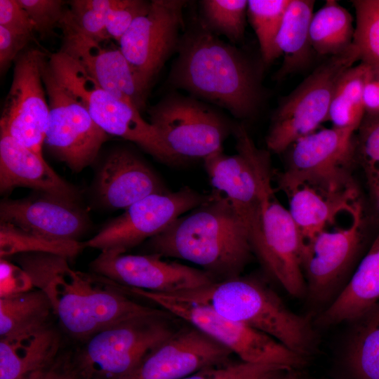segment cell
I'll list each match as a JSON object with an SVG mask.
<instances>
[{
	"mask_svg": "<svg viewBox=\"0 0 379 379\" xmlns=\"http://www.w3.org/2000/svg\"><path fill=\"white\" fill-rule=\"evenodd\" d=\"M43 80L49 107L44 145L72 171L80 172L95 160L107 134L58 81L48 58L43 66Z\"/></svg>",
	"mask_w": 379,
	"mask_h": 379,
	"instance_id": "12",
	"label": "cell"
},
{
	"mask_svg": "<svg viewBox=\"0 0 379 379\" xmlns=\"http://www.w3.org/2000/svg\"><path fill=\"white\" fill-rule=\"evenodd\" d=\"M24 187L72 201L80 193L60 178L39 155L11 136L0 133V190L7 193Z\"/></svg>",
	"mask_w": 379,
	"mask_h": 379,
	"instance_id": "23",
	"label": "cell"
},
{
	"mask_svg": "<svg viewBox=\"0 0 379 379\" xmlns=\"http://www.w3.org/2000/svg\"><path fill=\"white\" fill-rule=\"evenodd\" d=\"M93 192L98 203L110 209H126L151 194L169 192L154 171L130 149L113 150L101 163Z\"/></svg>",
	"mask_w": 379,
	"mask_h": 379,
	"instance_id": "22",
	"label": "cell"
},
{
	"mask_svg": "<svg viewBox=\"0 0 379 379\" xmlns=\"http://www.w3.org/2000/svg\"><path fill=\"white\" fill-rule=\"evenodd\" d=\"M378 81V83H379V76L376 78Z\"/></svg>",
	"mask_w": 379,
	"mask_h": 379,
	"instance_id": "54",
	"label": "cell"
},
{
	"mask_svg": "<svg viewBox=\"0 0 379 379\" xmlns=\"http://www.w3.org/2000/svg\"><path fill=\"white\" fill-rule=\"evenodd\" d=\"M172 314L163 313L125 320L94 333L73 366L84 379H121L177 329Z\"/></svg>",
	"mask_w": 379,
	"mask_h": 379,
	"instance_id": "7",
	"label": "cell"
},
{
	"mask_svg": "<svg viewBox=\"0 0 379 379\" xmlns=\"http://www.w3.org/2000/svg\"><path fill=\"white\" fill-rule=\"evenodd\" d=\"M371 182L376 194L379 192V173L371 178Z\"/></svg>",
	"mask_w": 379,
	"mask_h": 379,
	"instance_id": "47",
	"label": "cell"
},
{
	"mask_svg": "<svg viewBox=\"0 0 379 379\" xmlns=\"http://www.w3.org/2000/svg\"><path fill=\"white\" fill-rule=\"evenodd\" d=\"M376 195H377V197H378V199H379V192L376 193Z\"/></svg>",
	"mask_w": 379,
	"mask_h": 379,
	"instance_id": "51",
	"label": "cell"
},
{
	"mask_svg": "<svg viewBox=\"0 0 379 379\" xmlns=\"http://www.w3.org/2000/svg\"><path fill=\"white\" fill-rule=\"evenodd\" d=\"M48 369L36 372L30 375L29 376L27 377L25 379H42L44 375L46 374V371H48Z\"/></svg>",
	"mask_w": 379,
	"mask_h": 379,
	"instance_id": "49",
	"label": "cell"
},
{
	"mask_svg": "<svg viewBox=\"0 0 379 379\" xmlns=\"http://www.w3.org/2000/svg\"><path fill=\"white\" fill-rule=\"evenodd\" d=\"M33 36L17 32L0 26V70L2 75L15 62Z\"/></svg>",
	"mask_w": 379,
	"mask_h": 379,
	"instance_id": "42",
	"label": "cell"
},
{
	"mask_svg": "<svg viewBox=\"0 0 379 379\" xmlns=\"http://www.w3.org/2000/svg\"><path fill=\"white\" fill-rule=\"evenodd\" d=\"M286 368L262 364L253 372L235 379H281Z\"/></svg>",
	"mask_w": 379,
	"mask_h": 379,
	"instance_id": "45",
	"label": "cell"
},
{
	"mask_svg": "<svg viewBox=\"0 0 379 379\" xmlns=\"http://www.w3.org/2000/svg\"><path fill=\"white\" fill-rule=\"evenodd\" d=\"M113 1H71L60 26H67L98 41H107L110 38L106 31L105 21Z\"/></svg>",
	"mask_w": 379,
	"mask_h": 379,
	"instance_id": "36",
	"label": "cell"
},
{
	"mask_svg": "<svg viewBox=\"0 0 379 379\" xmlns=\"http://www.w3.org/2000/svg\"><path fill=\"white\" fill-rule=\"evenodd\" d=\"M15 256L34 287L48 297L62 328L74 338L85 340L114 324L165 312L131 299L122 286L102 276L72 269L65 257L45 253Z\"/></svg>",
	"mask_w": 379,
	"mask_h": 379,
	"instance_id": "1",
	"label": "cell"
},
{
	"mask_svg": "<svg viewBox=\"0 0 379 379\" xmlns=\"http://www.w3.org/2000/svg\"><path fill=\"white\" fill-rule=\"evenodd\" d=\"M130 294L148 300L183 320L237 354L241 361L292 369L306 357L258 330L233 321L211 306L173 295L125 287Z\"/></svg>",
	"mask_w": 379,
	"mask_h": 379,
	"instance_id": "6",
	"label": "cell"
},
{
	"mask_svg": "<svg viewBox=\"0 0 379 379\" xmlns=\"http://www.w3.org/2000/svg\"><path fill=\"white\" fill-rule=\"evenodd\" d=\"M77 375L73 366L55 362L48 369L42 379H73Z\"/></svg>",
	"mask_w": 379,
	"mask_h": 379,
	"instance_id": "46",
	"label": "cell"
},
{
	"mask_svg": "<svg viewBox=\"0 0 379 379\" xmlns=\"http://www.w3.org/2000/svg\"><path fill=\"white\" fill-rule=\"evenodd\" d=\"M365 317L371 318L373 319L379 320V303L375 306V307ZM364 317V318H365Z\"/></svg>",
	"mask_w": 379,
	"mask_h": 379,
	"instance_id": "48",
	"label": "cell"
},
{
	"mask_svg": "<svg viewBox=\"0 0 379 379\" xmlns=\"http://www.w3.org/2000/svg\"><path fill=\"white\" fill-rule=\"evenodd\" d=\"M360 60L352 44L345 51L328 57L275 110L266 137L270 150L281 153L300 138L316 131L328 120L336 84L342 74Z\"/></svg>",
	"mask_w": 379,
	"mask_h": 379,
	"instance_id": "9",
	"label": "cell"
},
{
	"mask_svg": "<svg viewBox=\"0 0 379 379\" xmlns=\"http://www.w3.org/2000/svg\"><path fill=\"white\" fill-rule=\"evenodd\" d=\"M149 123L175 159L204 160L222 151L234 126L217 111L194 98L170 94L148 111Z\"/></svg>",
	"mask_w": 379,
	"mask_h": 379,
	"instance_id": "10",
	"label": "cell"
},
{
	"mask_svg": "<svg viewBox=\"0 0 379 379\" xmlns=\"http://www.w3.org/2000/svg\"><path fill=\"white\" fill-rule=\"evenodd\" d=\"M201 20L212 32L226 36L231 42L243 39L248 1L203 0Z\"/></svg>",
	"mask_w": 379,
	"mask_h": 379,
	"instance_id": "34",
	"label": "cell"
},
{
	"mask_svg": "<svg viewBox=\"0 0 379 379\" xmlns=\"http://www.w3.org/2000/svg\"><path fill=\"white\" fill-rule=\"evenodd\" d=\"M362 100L365 114H379V83L373 74L365 82Z\"/></svg>",
	"mask_w": 379,
	"mask_h": 379,
	"instance_id": "44",
	"label": "cell"
},
{
	"mask_svg": "<svg viewBox=\"0 0 379 379\" xmlns=\"http://www.w3.org/2000/svg\"><path fill=\"white\" fill-rule=\"evenodd\" d=\"M171 295L209 305L305 357L316 349L317 336L310 318L291 311L270 287L256 278L239 276Z\"/></svg>",
	"mask_w": 379,
	"mask_h": 379,
	"instance_id": "4",
	"label": "cell"
},
{
	"mask_svg": "<svg viewBox=\"0 0 379 379\" xmlns=\"http://www.w3.org/2000/svg\"><path fill=\"white\" fill-rule=\"evenodd\" d=\"M290 379H298V378H295L293 376H291V378Z\"/></svg>",
	"mask_w": 379,
	"mask_h": 379,
	"instance_id": "53",
	"label": "cell"
},
{
	"mask_svg": "<svg viewBox=\"0 0 379 379\" xmlns=\"http://www.w3.org/2000/svg\"><path fill=\"white\" fill-rule=\"evenodd\" d=\"M73 379H84V378H81V377H80V376H79V375H77L76 377H74Z\"/></svg>",
	"mask_w": 379,
	"mask_h": 379,
	"instance_id": "50",
	"label": "cell"
},
{
	"mask_svg": "<svg viewBox=\"0 0 379 379\" xmlns=\"http://www.w3.org/2000/svg\"><path fill=\"white\" fill-rule=\"evenodd\" d=\"M46 58L40 50L28 48L16 58L0 119V133L41 156L49 115L43 80Z\"/></svg>",
	"mask_w": 379,
	"mask_h": 379,
	"instance_id": "14",
	"label": "cell"
},
{
	"mask_svg": "<svg viewBox=\"0 0 379 379\" xmlns=\"http://www.w3.org/2000/svg\"><path fill=\"white\" fill-rule=\"evenodd\" d=\"M291 378V375H288L286 379H290Z\"/></svg>",
	"mask_w": 379,
	"mask_h": 379,
	"instance_id": "52",
	"label": "cell"
},
{
	"mask_svg": "<svg viewBox=\"0 0 379 379\" xmlns=\"http://www.w3.org/2000/svg\"><path fill=\"white\" fill-rule=\"evenodd\" d=\"M182 0H152L118 42L142 90L149 88L166 61L177 51L183 26Z\"/></svg>",
	"mask_w": 379,
	"mask_h": 379,
	"instance_id": "15",
	"label": "cell"
},
{
	"mask_svg": "<svg viewBox=\"0 0 379 379\" xmlns=\"http://www.w3.org/2000/svg\"><path fill=\"white\" fill-rule=\"evenodd\" d=\"M355 131L333 127L308 134L292 144L286 171L278 183L286 192L302 185L333 192L354 189L348 168L353 160Z\"/></svg>",
	"mask_w": 379,
	"mask_h": 379,
	"instance_id": "11",
	"label": "cell"
},
{
	"mask_svg": "<svg viewBox=\"0 0 379 379\" xmlns=\"http://www.w3.org/2000/svg\"><path fill=\"white\" fill-rule=\"evenodd\" d=\"M169 82L227 109L235 118L257 114L262 100L258 69L231 44L222 41L201 20L181 36Z\"/></svg>",
	"mask_w": 379,
	"mask_h": 379,
	"instance_id": "2",
	"label": "cell"
},
{
	"mask_svg": "<svg viewBox=\"0 0 379 379\" xmlns=\"http://www.w3.org/2000/svg\"><path fill=\"white\" fill-rule=\"evenodd\" d=\"M358 148L370 178L379 173V114H365Z\"/></svg>",
	"mask_w": 379,
	"mask_h": 379,
	"instance_id": "39",
	"label": "cell"
},
{
	"mask_svg": "<svg viewBox=\"0 0 379 379\" xmlns=\"http://www.w3.org/2000/svg\"><path fill=\"white\" fill-rule=\"evenodd\" d=\"M365 319L350 343L347 365L354 379H379V320Z\"/></svg>",
	"mask_w": 379,
	"mask_h": 379,
	"instance_id": "33",
	"label": "cell"
},
{
	"mask_svg": "<svg viewBox=\"0 0 379 379\" xmlns=\"http://www.w3.org/2000/svg\"><path fill=\"white\" fill-rule=\"evenodd\" d=\"M261 364H249L244 361L204 368L182 379H235L250 373Z\"/></svg>",
	"mask_w": 379,
	"mask_h": 379,
	"instance_id": "43",
	"label": "cell"
},
{
	"mask_svg": "<svg viewBox=\"0 0 379 379\" xmlns=\"http://www.w3.org/2000/svg\"><path fill=\"white\" fill-rule=\"evenodd\" d=\"M286 194L288 211L303 241L332 225L339 213L351 211L359 203L355 188L333 192L302 185Z\"/></svg>",
	"mask_w": 379,
	"mask_h": 379,
	"instance_id": "26",
	"label": "cell"
},
{
	"mask_svg": "<svg viewBox=\"0 0 379 379\" xmlns=\"http://www.w3.org/2000/svg\"><path fill=\"white\" fill-rule=\"evenodd\" d=\"M156 253L132 255L101 251L91 263L93 272L121 286L174 294L215 282L204 270L169 262Z\"/></svg>",
	"mask_w": 379,
	"mask_h": 379,
	"instance_id": "17",
	"label": "cell"
},
{
	"mask_svg": "<svg viewBox=\"0 0 379 379\" xmlns=\"http://www.w3.org/2000/svg\"><path fill=\"white\" fill-rule=\"evenodd\" d=\"M353 44L359 53L360 61L368 65L374 77L379 76V0H357Z\"/></svg>",
	"mask_w": 379,
	"mask_h": 379,
	"instance_id": "35",
	"label": "cell"
},
{
	"mask_svg": "<svg viewBox=\"0 0 379 379\" xmlns=\"http://www.w3.org/2000/svg\"><path fill=\"white\" fill-rule=\"evenodd\" d=\"M32 20L35 32L48 38L60 27L67 8L62 0H18Z\"/></svg>",
	"mask_w": 379,
	"mask_h": 379,
	"instance_id": "37",
	"label": "cell"
},
{
	"mask_svg": "<svg viewBox=\"0 0 379 379\" xmlns=\"http://www.w3.org/2000/svg\"><path fill=\"white\" fill-rule=\"evenodd\" d=\"M373 74L370 67L360 62L347 69L339 79L331 102L328 120L333 127L355 131L365 115L363 88L367 79Z\"/></svg>",
	"mask_w": 379,
	"mask_h": 379,
	"instance_id": "29",
	"label": "cell"
},
{
	"mask_svg": "<svg viewBox=\"0 0 379 379\" xmlns=\"http://www.w3.org/2000/svg\"><path fill=\"white\" fill-rule=\"evenodd\" d=\"M232 354L189 325L178 328L121 379H182L204 368L230 363Z\"/></svg>",
	"mask_w": 379,
	"mask_h": 379,
	"instance_id": "19",
	"label": "cell"
},
{
	"mask_svg": "<svg viewBox=\"0 0 379 379\" xmlns=\"http://www.w3.org/2000/svg\"><path fill=\"white\" fill-rule=\"evenodd\" d=\"M350 13L338 1L327 0L313 14L310 36L313 51L327 57L345 51L352 44L355 27Z\"/></svg>",
	"mask_w": 379,
	"mask_h": 379,
	"instance_id": "28",
	"label": "cell"
},
{
	"mask_svg": "<svg viewBox=\"0 0 379 379\" xmlns=\"http://www.w3.org/2000/svg\"><path fill=\"white\" fill-rule=\"evenodd\" d=\"M51 314L53 311L48 297L39 289L0 298V336L48 325Z\"/></svg>",
	"mask_w": 379,
	"mask_h": 379,
	"instance_id": "30",
	"label": "cell"
},
{
	"mask_svg": "<svg viewBox=\"0 0 379 379\" xmlns=\"http://www.w3.org/2000/svg\"><path fill=\"white\" fill-rule=\"evenodd\" d=\"M0 222L60 241H78L90 225L79 201L37 191L22 199H2Z\"/></svg>",
	"mask_w": 379,
	"mask_h": 379,
	"instance_id": "21",
	"label": "cell"
},
{
	"mask_svg": "<svg viewBox=\"0 0 379 379\" xmlns=\"http://www.w3.org/2000/svg\"><path fill=\"white\" fill-rule=\"evenodd\" d=\"M290 1H248L247 17L258 39L262 60L267 65L281 55L277 37Z\"/></svg>",
	"mask_w": 379,
	"mask_h": 379,
	"instance_id": "32",
	"label": "cell"
},
{
	"mask_svg": "<svg viewBox=\"0 0 379 379\" xmlns=\"http://www.w3.org/2000/svg\"><path fill=\"white\" fill-rule=\"evenodd\" d=\"M314 5L312 0L290 1L277 37V47L284 55L276 75L278 79L303 69L311 60L314 51L310 27Z\"/></svg>",
	"mask_w": 379,
	"mask_h": 379,
	"instance_id": "27",
	"label": "cell"
},
{
	"mask_svg": "<svg viewBox=\"0 0 379 379\" xmlns=\"http://www.w3.org/2000/svg\"><path fill=\"white\" fill-rule=\"evenodd\" d=\"M60 338L50 324L0 339V379H25L55 361Z\"/></svg>",
	"mask_w": 379,
	"mask_h": 379,
	"instance_id": "25",
	"label": "cell"
},
{
	"mask_svg": "<svg viewBox=\"0 0 379 379\" xmlns=\"http://www.w3.org/2000/svg\"><path fill=\"white\" fill-rule=\"evenodd\" d=\"M361 204L347 226L325 228L304 241L302 269L307 294L313 300L326 302L336 293L354 260L362 238Z\"/></svg>",
	"mask_w": 379,
	"mask_h": 379,
	"instance_id": "16",
	"label": "cell"
},
{
	"mask_svg": "<svg viewBox=\"0 0 379 379\" xmlns=\"http://www.w3.org/2000/svg\"><path fill=\"white\" fill-rule=\"evenodd\" d=\"M379 303V233L353 275L319 318L331 326L364 319Z\"/></svg>",
	"mask_w": 379,
	"mask_h": 379,
	"instance_id": "24",
	"label": "cell"
},
{
	"mask_svg": "<svg viewBox=\"0 0 379 379\" xmlns=\"http://www.w3.org/2000/svg\"><path fill=\"white\" fill-rule=\"evenodd\" d=\"M304 241L288 210L274 196L266 198L261 215V230L252 245L253 253L264 269L291 295L307 294L302 269Z\"/></svg>",
	"mask_w": 379,
	"mask_h": 379,
	"instance_id": "18",
	"label": "cell"
},
{
	"mask_svg": "<svg viewBox=\"0 0 379 379\" xmlns=\"http://www.w3.org/2000/svg\"><path fill=\"white\" fill-rule=\"evenodd\" d=\"M60 28L62 32L61 52L75 60L106 91L140 112L145 107L148 95L119 47L105 45L106 41L95 40L65 25Z\"/></svg>",
	"mask_w": 379,
	"mask_h": 379,
	"instance_id": "20",
	"label": "cell"
},
{
	"mask_svg": "<svg viewBox=\"0 0 379 379\" xmlns=\"http://www.w3.org/2000/svg\"><path fill=\"white\" fill-rule=\"evenodd\" d=\"M237 153L223 151L206 158L204 167L211 185L232 204L248 232L251 246L261 230L262 207L272 192L268 152L256 147L242 125L235 126Z\"/></svg>",
	"mask_w": 379,
	"mask_h": 379,
	"instance_id": "8",
	"label": "cell"
},
{
	"mask_svg": "<svg viewBox=\"0 0 379 379\" xmlns=\"http://www.w3.org/2000/svg\"><path fill=\"white\" fill-rule=\"evenodd\" d=\"M151 1L114 0L107 13L105 27L110 39L119 41L134 20L147 13Z\"/></svg>",
	"mask_w": 379,
	"mask_h": 379,
	"instance_id": "38",
	"label": "cell"
},
{
	"mask_svg": "<svg viewBox=\"0 0 379 379\" xmlns=\"http://www.w3.org/2000/svg\"><path fill=\"white\" fill-rule=\"evenodd\" d=\"M48 61L58 81L86 108L104 132L137 144L163 163H175L155 128L132 104L102 88L60 51L51 54Z\"/></svg>",
	"mask_w": 379,
	"mask_h": 379,
	"instance_id": "5",
	"label": "cell"
},
{
	"mask_svg": "<svg viewBox=\"0 0 379 379\" xmlns=\"http://www.w3.org/2000/svg\"><path fill=\"white\" fill-rule=\"evenodd\" d=\"M29 274L18 265L6 258L0 260V298L18 295L32 290Z\"/></svg>",
	"mask_w": 379,
	"mask_h": 379,
	"instance_id": "40",
	"label": "cell"
},
{
	"mask_svg": "<svg viewBox=\"0 0 379 379\" xmlns=\"http://www.w3.org/2000/svg\"><path fill=\"white\" fill-rule=\"evenodd\" d=\"M0 26L33 36L34 24L18 0H0Z\"/></svg>",
	"mask_w": 379,
	"mask_h": 379,
	"instance_id": "41",
	"label": "cell"
},
{
	"mask_svg": "<svg viewBox=\"0 0 379 379\" xmlns=\"http://www.w3.org/2000/svg\"><path fill=\"white\" fill-rule=\"evenodd\" d=\"M145 245L149 253L200 266L215 282L241 276L253 253L244 222L217 190Z\"/></svg>",
	"mask_w": 379,
	"mask_h": 379,
	"instance_id": "3",
	"label": "cell"
},
{
	"mask_svg": "<svg viewBox=\"0 0 379 379\" xmlns=\"http://www.w3.org/2000/svg\"><path fill=\"white\" fill-rule=\"evenodd\" d=\"M209 194L190 187L151 194L133 204L84 243L100 251L125 253L163 232L175 219L204 202Z\"/></svg>",
	"mask_w": 379,
	"mask_h": 379,
	"instance_id": "13",
	"label": "cell"
},
{
	"mask_svg": "<svg viewBox=\"0 0 379 379\" xmlns=\"http://www.w3.org/2000/svg\"><path fill=\"white\" fill-rule=\"evenodd\" d=\"M84 248L79 241H60L0 222L1 258L27 253H45L75 258Z\"/></svg>",
	"mask_w": 379,
	"mask_h": 379,
	"instance_id": "31",
	"label": "cell"
}]
</instances>
